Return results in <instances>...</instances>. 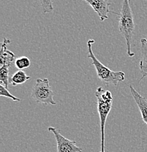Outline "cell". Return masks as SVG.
<instances>
[{"label": "cell", "instance_id": "2", "mask_svg": "<svg viewBox=\"0 0 147 152\" xmlns=\"http://www.w3.org/2000/svg\"><path fill=\"white\" fill-rule=\"evenodd\" d=\"M95 40L92 39L87 41L88 48V58L91 59V64L95 66L96 72L99 80L105 83V85L117 86L118 83L124 81L125 79V74L121 71H113L106 66L102 64L99 60L96 58L95 55L92 50V45L94 44Z\"/></svg>", "mask_w": 147, "mask_h": 152}, {"label": "cell", "instance_id": "5", "mask_svg": "<svg viewBox=\"0 0 147 152\" xmlns=\"http://www.w3.org/2000/svg\"><path fill=\"white\" fill-rule=\"evenodd\" d=\"M49 132L53 133L57 143V152H82V148L77 146L76 142L66 138L60 132L59 129L49 126Z\"/></svg>", "mask_w": 147, "mask_h": 152}, {"label": "cell", "instance_id": "12", "mask_svg": "<svg viewBox=\"0 0 147 152\" xmlns=\"http://www.w3.org/2000/svg\"><path fill=\"white\" fill-rule=\"evenodd\" d=\"M14 64L18 70H23V69L29 67L31 65V61L28 57L20 56L15 58Z\"/></svg>", "mask_w": 147, "mask_h": 152}, {"label": "cell", "instance_id": "13", "mask_svg": "<svg viewBox=\"0 0 147 152\" xmlns=\"http://www.w3.org/2000/svg\"><path fill=\"white\" fill-rule=\"evenodd\" d=\"M0 95H1V96H5V97L10 98L11 99H12L13 101H16V102H20V101L19 98H17L16 96H13L12 94H10V93L9 92L8 89L6 88L4 86L1 84L0 85Z\"/></svg>", "mask_w": 147, "mask_h": 152}, {"label": "cell", "instance_id": "4", "mask_svg": "<svg viewBox=\"0 0 147 152\" xmlns=\"http://www.w3.org/2000/svg\"><path fill=\"white\" fill-rule=\"evenodd\" d=\"M53 91L49 83L48 79L37 78L31 94V97L35 102L44 105H55L56 103L53 99Z\"/></svg>", "mask_w": 147, "mask_h": 152}, {"label": "cell", "instance_id": "1", "mask_svg": "<svg viewBox=\"0 0 147 152\" xmlns=\"http://www.w3.org/2000/svg\"><path fill=\"white\" fill-rule=\"evenodd\" d=\"M119 16L118 18V29L121 35L124 37L127 44V53L129 56L132 57L135 56V53H132V43L133 40L134 31H135V21H134L133 13L131 9L129 1L124 0L122 2L121 12H112Z\"/></svg>", "mask_w": 147, "mask_h": 152}, {"label": "cell", "instance_id": "8", "mask_svg": "<svg viewBox=\"0 0 147 152\" xmlns=\"http://www.w3.org/2000/svg\"><path fill=\"white\" fill-rule=\"evenodd\" d=\"M129 90H130L131 95L138 107L141 114L142 119L147 125V99L140 95V93L132 85L129 86Z\"/></svg>", "mask_w": 147, "mask_h": 152}, {"label": "cell", "instance_id": "11", "mask_svg": "<svg viewBox=\"0 0 147 152\" xmlns=\"http://www.w3.org/2000/svg\"><path fill=\"white\" fill-rule=\"evenodd\" d=\"M9 69L10 66L6 65L1 66L0 68V82L6 88H8V84L10 83V76L9 75Z\"/></svg>", "mask_w": 147, "mask_h": 152}, {"label": "cell", "instance_id": "14", "mask_svg": "<svg viewBox=\"0 0 147 152\" xmlns=\"http://www.w3.org/2000/svg\"><path fill=\"white\" fill-rule=\"evenodd\" d=\"M52 1H41L40 4L42 6V10H43L44 13H48V12H51L53 11V7L52 5Z\"/></svg>", "mask_w": 147, "mask_h": 152}, {"label": "cell", "instance_id": "10", "mask_svg": "<svg viewBox=\"0 0 147 152\" xmlns=\"http://www.w3.org/2000/svg\"><path fill=\"white\" fill-rule=\"evenodd\" d=\"M30 79V76H28L26 72L23 70H18L12 76L10 77V83L13 86L23 84Z\"/></svg>", "mask_w": 147, "mask_h": 152}, {"label": "cell", "instance_id": "6", "mask_svg": "<svg viewBox=\"0 0 147 152\" xmlns=\"http://www.w3.org/2000/svg\"><path fill=\"white\" fill-rule=\"evenodd\" d=\"M85 2L89 4L97 12L101 21H104L108 18V14L110 12L109 6L111 3L108 2L106 0H86Z\"/></svg>", "mask_w": 147, "mask_h": 152}, {"label": "cell", "instance_id": "3", "mask_svg": "<svg viewBox=\"0 0 147 152\" xmlns=\"http://www.w3.org/2000/svg\"><path fill=\"white\" fill-rule=\"evenodd\" d=\"M97 100V110L100 120L101 129V148L99 152H105V127L107 118L113 104V95L108 90H105L102 87H99L95 91Z\"/></svg>", "mask_w": 147, "mask_h": 152}, {"label": "cell", "instance_id": "7", "mask_svg": "<svg viewBox=\"0 0 147 152\" xmlns=\"http://www.w3.org/2000/svg\"><path fill=\"white\" fill-rule=\"evenodd\" d=\"M11 41L7 38H4L2 43H1V50H0V64L1 66H12L13 63H15V55L10 50H7V46L10 43Z\"/></svg>", "mask_w": 147, "mask_h": 152}, {"label": "cell", "instance_id": "15", "mask_svg": "<svg viewBox=\"0 0 147 152\" xmlns=\"http://www.w3.org/2000/svg\"><path fill=\"white\" fill-rule=\"evenodd\" d=\"M146 42H147V39H146Z\"/></svg>", "mask_w": 147, "mask_h": 152}, {"label": "cell", "instance_id": "9", "mask_svg": "<svg viewBox=\"0 0 147 152\" xmlns=\"http://www.w3.org/2000/svg\"><path fill=\"white\" fill-rule=\"evenodd\" d=\"M140 51H141V60L140 61L139 67L142 77L139 80V82L147 77V42L146 39H140Z\"/></svg>", "mask_w": 147, "mask_h": 152}]
</instances>
